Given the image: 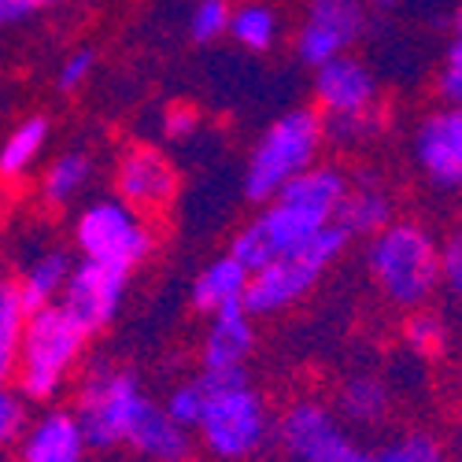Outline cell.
<instances>
[{"label": "cell", "instance_id": "cell-7", "mask_svg": "<svg viewBox=\"0 0 462 462\" xmlns=\"http://www.w3.org/2000/svg\"><path fill=\"white\" fill-rule=\"evenodd\" d=\"M126 285H130V271H119V266H107L97 259H79L70 266L67 285L56 303L86 337H93L115 322L126 300Z\"/></svg>", "mask_w": 462, "mask_h": 462}, {"label": "cell", "instance_id": "cell-24", "mask_svg": "<svg viewBox=\"0 0 462 462\" xmlns=\"http://www.w3.org/2000/svg\"><path fill=\"white\" fill-rule=\"evenodd\" d=\"M366 462H448V448L430 430H407L366 451Z\"/></svg>", "mask_w": 462, "mask_h": 462}, {"label": "cell", "instance_id": "cell-9", "mask_svg": "<svg viewBox=\"0 0 462 462\" xmlns=\"http://www.w3.org/2000/svg\"><path fill=\"white\" fill-rule=\"evenodd\" d=\"M322 274H326L322 266L303 259L300 252L296 255H278L274 263H266L255 274H248L241 307L252 319L282 315V311H289V307H296L303 296H311V289L322 282Z\"/></svg>", "mask_w": 462, "mask_h": 462}, {"label": "cell", "instance_id": "cell-31", "mask_svg": "<svg viewBox=\"0 0 462 462\" xmlns=\"http://www.w3.org/2000/svg\"><path fill=\"white\" fill-rule=\"evenodd\" d=\"M23 307H19V296H15V282L0 271V340L5 344H15L19 340V329H23Z\"/></svg>", "mask_w": 462, "mask_h": 462}, {"label": "cell", "instance_id": "cell-28", "mask_svg": "<svg viewBox=\"0 0 462 462\" xmlns=\"http://www.w3.org/2000/svg\"><path fill=\"white\" fill-rule=\"evenodd\" d=\"M226 26H229L226 0H200L189 15V33H192V42H200V45H211L218 37H226Z\"/></svg>", "mask_w": 462, "mask_h": 462}, {"label": "cell", "instance_id": "cell-26", "mask_svg": "<svg viewBox=\"0 0 462 462\" xmlns=\"http://www.w3.org/2000/svg\"><path fill=\"white\" fill-rule=\"evenodd\" d=\"M226 255H229V259H237L248 274H255L259 266H266V263H274V259H278L271 237L263 234V226H259L255 218H252L248 226L237 229V237L229 241V252H226Z\"/></svg>", "mask_w": 462, "mask_h": 462}, {"label": "cell", "instance_id": "cell-34", "mask_svg": "<svg viewBox=\"0 0 462 462\" xmlns=\"http://www.w3.org/2000/svg\"><path fill=\"white\" fill-rule=\"evenodd\" d=\"M60 0H0V26H15L23 19H33L49 8H56Z\"/></svg>", "mask_w": 462, "mask_h": 462}, {"label": "cell", "instance_id": "cell-6", "mask_svg": "<svg viewBox=\"0 0 462 462\" xmlns=\"http://www.w3.org/2000/svg\"><path fill=\"white\" fill-rule=\"evenodd\" d=\"M74 245H79L82 259L134 271L156 248V234L130 204H123L119 197H104L82 208L79 222H74Z\"/></svg>", "mask_w": 462, "mask_h": 462}, {"label": "cell", "instance_id": "cell-21", "mask_svg": "<svg viewBox=\"0 0 462 462\" xmlns=\"http://www.w3.org/2000/svg\"><path fill=\"white\" fill-rule=\"evenodd\" d=\"M89 178H93V156L89 152H82V148L60 152L42 174V200L49 208H63L89 185Z\"/></svg>", "mask_w": 462, "mask_h": 462}, {"label": "cell", "instance_id": "cell-8", "mask_svg": "<svg viewBox=\"0 0 462 462\" xmlns=\"http://www.w3.org/2000/svg\"><path fill=\"white\" fill-rule=\"evenodd\" d=\"M366 30V8L359 0H307V15L296 33V56L307 67H319L348 52Z\"/></svg>", "mask_w": 462, "mask_h": 462}, {"label": "cell", "instance_id": "cell-32", "mask_svg": "<svg viewBox=\"0 0 462 462\" xmlns=\"http://www.w3.org/2000/svg\"><path fill=\"white\" fill-rule=\"evenodd\" d=\"M97 67V52L93 49H79V52H70L63 63H60V74H56V82L63 93H74V89H82L89 82V74Z\"/></svg>", "mask_w": 462, "mask_h": 462}, {"label": "cell", "instance_id": "cell-30", "mask_svg": "<svg viewBox=\"0 0 462 462\" xmlns=\"http://www.w3.org/2000/svg\"><path fill=\"white\" fill-rule=\"evenodd\" d=\"M26 421H30L26 418V400L5 384V389H0V448L15 444L26 430Z\"/></svg>", "mask_w": 462, "mask_h": 462}, {"label": "cell", "instance_id": "cell-13", "mask_svg": "<svg viewBox=\"0 0 462 462\" xmlns=\"http://www.w3.org/2000/svg\"><path fill=\"white\" fill-rule=\"evenodd\" d=\"M15 444H19V462H86L89 458L79 418L63 407H49L45 414L26 421V430Z\"/></svg>", "mask_w": 462, "mask_h": 462}, {"label": "cell", "instance_id": "cell-5", "mask_svg": "<svg viewBox=\"0 0 462 462\" xmlns=\"http://www.w3.org/2000/svg\"><path fill=\"white\" fill-rule=\"evenodd\" d=\"M322 115L315 107H292L282 119H274L255 141L248 167H245V197L252 204H266L278 197V189L319 163V148H322Z\"/></svg>", "mask_w": 462, "mask_h": 462}, {"label": "cell", "instance_id": "cell-29", "mask_svg": "<svg viewBox=\"0 0 462 462\" xmlns=\"http://www.w3.org/2000/svg\"><path fill=\"white\" fill-rule=\"evenodd\" d=\"M437 93L448 107H458V100H462V42H458V33L448 42V52H444V63L437 74Z\"/></svg>", "mask_w": 462, "mask_h": 462}, {"label": "cell", "instance_id": "cell-33", "mask_svg": "<svg viewBox=\"0 0 462 462\" xmlns=\"http://www.w3.org/2000/svg\"><path fill=\"white\" fill-rule=\"evenodd\" d=\"M440 255V285H448L451 296H458L462 289V237H448Z\"/></svg>", "mask_w": 462, "mask_h": 462}, {"label": "cell", "instance_id": "cell-20", "mask_svg": "<svg viewBox=\"0 0 462 462\" xmlns=\"http://www.w3.org/2000/svg\"><path fill=\"white\" fill-rule=\"evenodd\" d=\"M245 285H248V271L229 259V255H218L215 263H208L204 271L192 282V307L204 315H215L229 303H241L245 300Z\"/></svg>", "mask_w": 462, "mask_h": 462}, {"label": "cell", "instance_id": "cell-3", "mask_svg": "<svg viewBox=\"0 0 462 462\" xmlns=\"http://www.w3.org/2000/svg\"><path fill=\"white\" fill-rule=\"evenodd\" d=\"M440 245L418 222H389L374 234L366 266L377 292L393 307L414 311L440 289Z\"/></svg>", "mask_w": 462, "mask_h": 462}, {"label": "cell", "instance_id": "cell-37", "mask_svg": "<svg viewBox=\"0 0 462 462\" xmlns=\"http://www.w3.org/2000/svg\"><path fill=\"white\" fill-rule=\"evenodd\" d=\"M359 5L366 12H389V8H396V0H359Z\"/></svg>", "mask_w": 462, "mask_h": 462}, {"label": "cell", "instance_id": "cell-2", "mask_svg": "<svg viewBox=\"0 0 462 462\" xmlns=\"http://www.w3.org/2000/svg\"><path fill=\"white\" fill-rule=\"evenodd\" d=\"M86 333L70 322L60 303H49L42 311L23 319L15 340V381L19 396L33 403H49L63 393L67 377L79 366L86 352Z\"/></svg>", "mask_w": 462, "mask_h": 462}, {"label": "cell", "instance_id": "cell-15", "mask_svg": "<svg viewBox=\"0 0 462 462\" xmlns=\"http://www.w3.org/2000/svg\"><path fill=\"white\" fill-rule=\"evenodd\" d=\"M255 319L241 303H229L211 315L208 333H204V370H229L245 366L252 348H255Z\"/></svg>", "mask_w": 462, "mask_h": 462}, {"label": "cell", "instance_id": "cell-14", "mask_svg": "<svg viewBox=\"0 0 462 462\" xmlns=\"http://www.w3.org/2000/svg\"><path fill=\"white\" fill-rule=\"evenodd\" d=\"M348 174H344L340 167L333 163H311L307 171H300L296 178H289L282 189H278V197L285 208L300 211L303 218H311L315 226H329L340 200H344V192H348Z\"/></svg>", "mask_w": 462, "mask_h": 462}, {"label": "cell", "instance_id": "cell-16", "mask_svg": "<svg viewBox=\"0 0 462 462\" xmlns=\"http://www.w3.org/2000/svg\"><path fill=\"white\" fill-rule=\"evenodd\" d=\"M126 451H134L141 462H189L192 451H197V440H192L189 430L174 426L167 411L152 400V407L137 421L134 437L126 440Z\"/></svg>", "mask_w": 462, "mask_h": 462}, {"label": "cell", "instance_id": "cell-1", "mask_svg": "<svg viewBox=\"0 0 462 462\" xmlns=\"http://www.w3.org/2000/svg\"><path fill=\"white\" fill-rule=\"evenodd\" d=\"M204 411L197 418V440L215 462H252L274 437V418L266 400L252 389L245 366L204 370Z\"/></svg>", "mask_w": 462, "mask_h": 462}, {"label": "cell", "instance_id": "cell-10", "mask_svg": "<svg viewBox=\"0 0 462 462\" xmlns=\"http://www.w3.org/2000/svg\"><path fill=\"white\" fill-rule=\"evenodd\" d=\"M115 185H119V200L130 204L137 215L163 211L174 192H178V171L160 148L134 144L123 152L119 171H115Z\"/></svg>", "mask_w": 462, "mask_h": 462}, {"label": "cell", "instance_id": "cell-22", "mask_svg": "<svg viewBox=\"0 0 462 462\" xmlns=\"http://www.w3.org/2000/svg\"><path fill=\"white\" fill-rule=\"evenodd\" d=\"M226 33L234 37V42L248 52H271L278 45L282 37V19L271 5H259V0H252V5H241V8H229V26Z\"/></svg>", "mask_w": 462, "mask_h": 462}, {"label": "cell", "instance_id": "cell-11", "mask_svg": "<svg viewBox=\"0 0 462 462\" xmlns=\"http://www.w3.org/2000/svg\"><path fill=\"white\" fill-rule=\"evenodd\" d=\"M377 79L374 70L356 60L352 52H340L315 67V111L319 115H366L377 107Z\"/></svg>", "mask_w": 462, "mask_h": 462}, {"label": "cell", "instance_id": "cell-35", "mask_svg": "<svg viewBox=\"0 0 462 462\" xmlns=\"http://www.w3.org/2000/svg\"><path fill=\"white\" fill-rule=\"evenodd\" d=\"M197 126H200L197 111L185 107V104L171 107V111H167V119H163V134H167L171 141H185V137H192V130H197Z\"/></svg>", "mask_w": 462, "mask_h": 462}, {"label": "cell", "instance_id": "cell-25", "mask_svg": "<svg viewBox=\"0 0 462 462\" xmlns=\"http://www.w3.org/2000/svg\"><path fill=\"white\" fill-rule=\"evenodd\" d=\"M448 340V329L440 322V315L426 311V307H414L403 322V344L414 356H437Z\"/></svg>", "mask_w": 462, "mask_h": 462}, {"label": "cell", "instance_id": "cell-4", "mask_svg": "<svg viewBox=\"0 0 462 462\" xmlns=\"http://www.w3.org/2000/svg\"><path fill=\"white\" fill-rule=\"evenodd\" d=\"M148 407L152 396L141 389L137 374L111 363L89 366L79 384V396H74V418H79V430L89 451L126 448Z\"/></svg>", "mask_w": 462, "mask_h": 462}, {"label": "cell", "instance_id": "cell-23", "mask_svg": "<svg viewBox=\"0 0 462 462\" xmlns=\"http://www.w3.org/2000/svg\"><path fill=\"white\" fill-rule=\"evenodd\" d=\"M49 144V119H42V115H33V119L19 123L5 144H0V178H23L37 160H42V152Z\"/></svg>", "mask_w": 462, "mask_h": 462}, {"label": "cell", "instance_id": "cell-17", "mask_svg": "<svg viewBox=\"0 0 462 462\" xmlns=\"http://www.w3.org/2000/svg\"><path fill=\"white\" fill-rule=\"evenodd\" d=\"M333 411L348 430H374L393 411V384L381 374H356L340 384Z\"/></svg>", "mask_w": 462, "mask_h": 462}, {"label": "cell", "instance_id": "cell-12", "mask_svg": "<svg viewBox=\"0 0 462 462\" xmlns=\"http://www.w3.org/2000/svg\"><path fill=\"white\" fill-rule=\"evenodd\" d=\"M414 160L437 189L451 192L462 185V111L458 107L444 104L418 123Z\"/></svg>", "mask_w": 462, "mask_h": 462}, {"label": "cell", "instance_id": "cell-27", "mask_svg": "<svg viewBox=\"0 0 462 462\" xmlns=\"http://www.w3.org/2000/svg\"><path fill=\"white\" fill-rule=\"evenodd\" d=\"M163 411H167V418L174 421V426H181V430H197V418H200V411H204V384L200 381H181V384H174L171 389V396H167V403H160Z\"/></svg>", "mask_w": 462, "mask_h": 462}, {"label": "cell", "instance_id": "cell-19", "mask_svg": "<svg viewBox=\"0 0 462 462\" xmlns=\"http://www.w3.org/2000/svg\"><path fill=\"white\" fill-rule=\"evenodd\" d=\"M70 266H74V259L63 248H45L23 266V278L15 282V296H19L23 315H33V311H42V307L60 300Z\"/></svg>", "mask_w": 462, "mask_h": 462}, {"label": "cell", "instance_id": "cell-18", "mask_svg": "<svg viewBox=\"0 0 462 462\" xmlns=\"http://www.w3.org/2000/svg\"><path fill=\"white\" fill-rule=\"evenodd\" d=\"M333 222L348 237H374L389 222H396V204H393V197L384 189H377L370 178H363L359 185H348Z\"/></svg>", "mask_w": 462, "mask_h": 462}, {"label": "cell", "instance_id": "cell-36", "mask_svg": "<svg viewBox=\"0 0 462 462\" xmlns=\"http://www.w3.org/2000/svg\"><path fill=\"white\" fill-rule=\"evenodd\" d=\"M15 377V344H5L0 340V389Z\"/></svg>", "mask_w": 462, "mask_h": 462}]
</instances>
